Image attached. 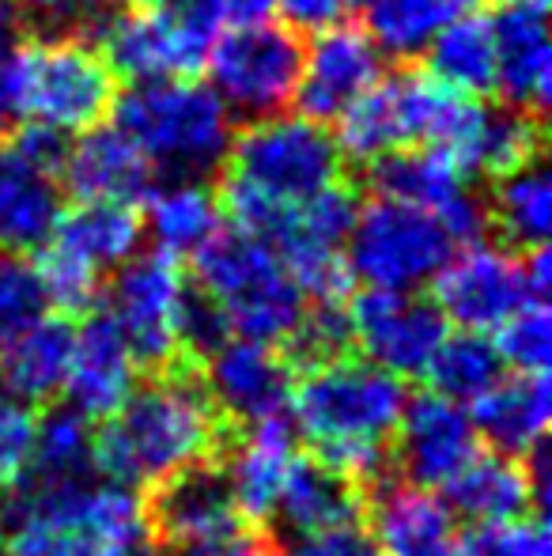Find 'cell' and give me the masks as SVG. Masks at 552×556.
<instances>
[{"label":"cell","mask_w":552,"mask_h":556,"mask_svg":"<svg viewBox=\"0 0 552 556\" xmlns=\"http://www.w3.org/2000/svg\"><path fill=\"white\" fill-rule=\"evenodd\" d=\"M442 489H447L442 504L450 507V515L473 522V527L530 515L538 507L526 458H511V454L500 451H477L462 466V473Z\"/></svg>","instance_id":"4316f807"},{"label":"cell","mask_w":552,"mask_h":556,"mask_svg":"<svg viewBox=\"0 0 552 556\" xmlns=\"http://www.w3.org/2000/svg\"><path fill=\"white\" fill-rule=\"evenodd\" d=\"M549 371H518L500 379L473 402V428L492 443V451L526 458L549 432Z\"/></svg>","instance_id":"484cf974"},{"label":"cell","mask_w":552,"mask_h":556,"mask_svg":"<svg viewBox=\"0 0 552 556\" xmlns=\"http://www.w3.org/2000/svg\"><path fill=\"white\" fill-rule=\"evenodd\" d=\"M137 387V364L121 341L118 326L111 323L103 307L84 315V326L76 330L73 359L65 375V397L80 417L106 420Z\"/></svg>","instance_id":"44dd1931"},{"label":"cell","mask_w":552,"mask_h":556,"mask_svg":"<svg viewBox=\"0 0 552 556\" xmlns=\"http://www.w3.org/2000/svg\"><path fill=\"white\" fill-rule=\"evenodd\" d=\"M114 125L167 178L216 175L235 137L228 106L190 76L133 84L114 99Z\"/></svg>","instance_id":"277c9868"},{"label":"cell","mask_w":552,"mask_h":556,"mask_svg":"<svg viewBox=\"0 0 552 556\" xmlns=\"http://www.w3.org/2000/svg\"><path fill=\"white\" fill-rule=\"evenodd\" d=\"M182 288L185 273L178 257L155 247L147 254H133L129 262H121L118 277L111 280L103 303H99L111 315V323L118 326L133 364L144 367L147 375L185 364L175 333Z\"/></svg>","instance_id":"9c48e42d"},{"label":"cell","mask_w":552,"mask_h":556,"mask_svg":"<svg viewBox=\"0 0 552 556\" xmlns=\"http://www.w3.org/2000/svg\"><path fill=\"white\" fill-rule=\"evenodd\" d=\"M140 239H144V220H140L137 205L80 201V205L61 213L46 247L88 265L91 273L103 277L106 269H118L121 262H129L137 254Z\"/></svg>","instance_id":"83f0119b"},{"label":"cell","mask_w":552,"mask_h":556,"mask_svg":"<svg viewBox=\"0 0 552 556\" xmlns=\"http://www.w3.org/2000/svg\"><path fill=\"white\" fill-rule=\"evenodd\" d=\"M295 454L299 451H295V435L287 417L261 420V425L243 428L235 435V443L228 446L223 462H228L231 492H235V504L243 511V519L269 527Z\"/></svg>","instance_id":"d4e9b609"},{"label":"cell","mask_w":552,"mask_h":556,"mask_svg":"<svg viewBox=\"0 0 552 556\" xmlns=\"http://www.w3.org/2000/svg\"><path fill=\"white\" fill-rule=\"evenodd\" d=\"M205 387L216 409L228 417L235 432L254 428L261 420L287 417L295 387V367L277 344L266 341H228L201 364Z\"/></svg>","instance_id":"4fadbf2b"},{"label":"cell","mask_w":552,"mask_h":556,"mask_svg":"<svg viewBox=\"0 0 552 556\" xmlns=\"http://www.w3.org/2000/svg\"><path fill=\"white\" fill-rule=\"evenodd\" d=\"M473 8L477 0H375L371 8H363V15H368V35L375 38L378 50L413 58L432 46V38L450 20Z\"/></svg>","instance_id":"e575fe53"},{"label":"cell","mask_w":552,"mask_h":556,"mask_svg":"<svg viewBox=\"0 0 552 556\" xmlns=\"http://www.w3.org/2000/svg\"><path fill=\"white\" fill-rule=\"evenodd\" d=\"M432 303L462 330H500L523 303H534L526 292L523 254L500 247H470L435 273Z\"/></svg>","instance_id":"5bb4252c"},{"label":"cell","mask_w":552,"mask_h":556,"mask_svg":"<svg viewBox=\"0 0 552 556\" xmlns=\"http://www.w3.org/2000/svg\"><path fill=\"white\" fill-rule=\"evenodd\" d=\"M140 504H144L147 538H152L155 553L170 556L205 549V545L220 542L251 522L243 519L235 504L223 454L201 458L193 466H182L178 473L163 477L159 484L147 489Z\"/></svg>","instance_id":"8fae6325"},{"label":"cell","mask_w":552,"mask_h":556,"mask_svg":"<svg viewBox=\"0 0 552 556\" xmlns=\"http://www.w3.org/2000/svg\"><path fill=\"white\" fill-rule=\"evenodd\" d=\"M213 91L228 114L239 117H273L292 103L299 84L303 46L292 27L251 23L235 27L208 46L205 53Z\"/></svg>","instance_id":"30bf717a"},{"label":"cell","mask_w":552,"mask_h":556,"mask_svg":"<svg viewBox=\"0 0 552 556\" xmlns=\"http://www.w3.org/2000/svg\"><path fill=\"white\" fill-rule=\"evenodd\" d=\"M88 35L91 46L111 65V73L129 84L175 80V76H193L205 68V46L170 30L167 23L140 12V8L103 15Z\"/></svg>","instance_id":"ac0fdd59"},{"label":"cell","mask_w":552,"mask_h":556,"mask_svg":"<svg viewBox=\"0 0 552 556\" xmlns=\"http://www.w3.org/2000/svg\"><path fill=\"white\" fill-rule=\"evenodd\" d=\"M348 326H352V349H360L383 371L398 379L424 375L435 349L447 337V318L432 300L416 292H386L368 288L348 295Z\"/></svg>","instance_id":"7c38bea8"},{"label":"cell","mask_w":552,"mask_h":556,"mask_svg":"<svg viewBox=\"0 0 552 556\" xmlns=\"http://www.w3.org/2000/svg\"><path fill=\"white\" fill-rule=\"evenodd\" d=\"M193 285L228 315L231 333L277 349L307 311L277 250L243 227H223L193 254Z\"/></svg>","instance_id":"8992f818"},{"label":"cell","mask_w":552,"mask_h":556,"mask_svg":"<svg viewBox=\"0 0 552 556\" xmlns=\"http://www.w3.org/2000/svg\"><path fill=\"white\" fill-rule=\"evenodd\" d=\"M46 311L50 295L38 277V265L27 254H0V349L42 323Z\"/></svg>","instance_id":"8d00e7d4"},{"label":"cell","mask_w":552,"mask_h":556,"mask_svg":"<svg viewBox=\"0 0 552 556\" xmlns=\"http://www.w3.org/2000/svg\"><path fill=\"white\" fill-rule=\"evenodd\" d=\"M73 341L76 323L65 315H46L23 330L0 349V390L23 405H46L65 387Z\"/></svg>","instance_id":"f1b7e54d"},{"label":"cell","mask_w":552,"mask_h":556,"mask_svg":"<svg viewBox=\"0 0 552 556\" xmlns=\"http://www.w3.org/2000/svg\"><path fill=\"white\" fill-rule=\"evenodd\" d=\"M352 4H360V8H371V4H375V0H352Z\"/></svg>","instance_id":"c3c4849f"},{"label":"cell","mask_w":552,"mask_h":556,"mask_svg":"<svg viewBox=\"0 0 552 556\" xmlns=\"http://www.w3.org/2000/svg\"><path fill=\"white\" fill-rule=\"evenodd\" d=\"M147 231L167 254H197L216 231H223L220 193L208 190L205 178H170L147 193Z\"/></svg>","instance_id":"4dcf8cb0"},{"label":"cell","mask_w":552,"mask_h":556,"mask_svg":"<svg viewBox=\"0 0 552 556\" xmlns=\"http://www.w3.org/2000/svg\"><path fill=\"white\" fill-rule=\"evenodd\" d=\"M277 12V0H223V20L235 27H251V23H269Z\"/></svg>","instance_id":"bcb514c9"},{"label":"cell","mask_w":552,"mask_h":556,"mask_svg":"<svg viewBox=\"0 0 552 556\" xmlns=\"http://www.w3.org/2000/svg\"><path fill=\"white\" fill-rule=\"evenodd\" d=\"M220 167V205H299L337 182L345 155L322 122L273 114L231 137Z\"/></svg>","instance_id":"5b68a950"},{"label":"cell","mask_w":552,"mask_h":556,"mask_svg":"<svg viewBox=\"0 0 552 556\" xmlns=\"http://www.w3.org/2000/svg\"><path fill=\"white\" fill-rule=\"evenodd\" d=\"M133 8L155 15L170 30L193 38L205 50L220 35V23H223V0H133Z\"/></svg>","instance_id":"60d3db41"},{"label":"cell","mask_w":552,"mask_h":556,"mask_svg":"<svg viewBox=\"0 0 552 556\" xmlns=\"http://www.w3.org/2000/svg\"><path fill=\"white\" fill-rule=\"evenodd\" d=\"M406 402L398 375L356 356H337L295 375L287 409L295 413L303 440L314 446V458L371 492L394 477V432Z\"/></svg>","instance_id":"7a4b0ae2"},{"label":"cell","mask_w":552,"mask_h":556,"mask_svg":"<svg viewBox=\"0 0 552 556\" xmlns=\"http://www.w3.org/2000/svg\"><path fill=\"white\" fill-rule=\"evenodd\" d=\"M95 473V432L91 420L80 417L73 405L50 409L38 417L30 458L20 481L61 489V484H84Z\"/></svg>","instance_id":"d6a6232c"},{"label":"cell","mask_w":552,"mask_h":556,"mask_svg":"<svg viewBox=\"0 0 552 556\" xmlns=\"http://www.w3.org/2000/svg\"><path fill=\"white\" fill-rule=\"evenodd\" d=\"M35 425H38L35 409L0 390V492L12 489L23 477V469H27Z\"/></svg>","instance_id":"ab89813d"},{"label":"cell","mask_w":552,"mask_h":556,"mask_svg":"<svg viewBox=\"0 0 552 556\" xmlns=\"http://www.w3.org/2000/svg\"><path fill=\"white\" fill-rule=\"evenodd\" d=\"M465 556H552L545 515H515V519L480 522L465 538Z\"/></svg>","instance_id":"f35d334b"},{"label":"cell","mask_w":552,"mask_h":556,"mask_svg":"<svg viewBox=\"0 0 552 556\" xmlns=\"http://www.w3.org/2000/svg\"><path fill=\"white\" fill-rule=\"evenodd\" d=\"M0 23H12V8H8L4 0H0Z\"/></svg>","instance_id":"7dc6e473"},{"label":"cell","mask_w":552,"mask_h":556,"mask_svg":"<svg viewBox=\"0 0 552 556\" xmlns=\"http://www.w3.org/2000/svg\"><path fill=\"white\" fill-rule=\"evenodd\" d=\"M118 76L88 35H35L20 42L15 114L57 132H80L114 111Z\"/></svg>","instance_id":"52a82bcc"},{"label":"cell","mask_w":552,"mask_h":556,"mask_svg":"<svg viewBox=\"0 0 552 556\" xmlns=\"http://www.w3.org/2000/svg\"><path fill=\"white\" fill-rule=\"evenodd\" d=\"M4 556H155L144 504L121 484L15 481L0 507Z\"/></svg>","instance_id":"3957f363"},{"label":"cell","mask_w":552,"mask_h":556,"mask_svg":"<svg viewBox=\"0 0 552 556\" xmlns=\"http://www.w3.org/2000/svg\"><path fill=\"white\" fill-rule=\"evenodd\" d=\"M480 451V435L470 413L442 394H416L406 402L401 425L394 432V469L409 484L435 489L462 473V466Z\"/></svg>","instance_id":"e0dca14e"},{"label":"cell","mask_w":552,"mask_h":556,"mask_svg":"<svg viewBox=\"0 0 552 556\" xmlns=\"http://www.w3.org/2000/svg\"><path fill=\"white\" fill-rule=\"evenodd\" d=\"M280 556H383V553H378L371 530L352 522V527L325 530V534L292 538V542L280 549Z\"/></svg>","instance_id":"7bdbcfd3"},{"label":"cell","mask_w":552,"mask_h":556,"mask_svg":"<svg viewBox=\"0 0 552 556\" xmlns=\"http://www.w3.org/2000/svg\"><path fill=\"white\" fill-rule=\"evenodd\" d=\"M15 61H20L15 30L12 23H0V137H4L8 122L15 117Z\"/></svg>","instance_id":"f6af8a7d"},{"label":"cell","mask_w":552,"mask_h":556,"mask_svg":"<svg viewBox=\"0 0 552 556\" xmlns=\"http://www.w3.org/2000/svg\"><path fill=\"white\" fill-rule=\"evenodd\" d=\"M432 76L416 68H398L378 76L345 114L337 117V148L352 163H371L398 148H413L424 140Z\"/></svg>","instance_id":"9a60e30c"},{"label":"cell","mask_w":552,"mask_h":556,"mask_svg":"<svg viewBox=\"0 0 552 556\" xmlns=\"http://www.w3.org/2000/svg\"><path fill=\"white\" fill-rule=\"evenodd\" d=\"M371 538L383 556H465L450 507L432 489L386 477L368 492Z\"/></svg>","instance_id":"d6986e66"},{"label":"cell","mask_w":552,"mask_h":556,"mask_svg":"<svg viewBox=\"0 0 552 556\" xmlns=\"http://www.w3.org/2000/svg\"><path fill=\"white\" fill-rule=\"evenodd\" d=\"M235 428L216 409L197 364L147 375L144 387L103 420L95 432V469L121 489H152L201 458H220Z\"/></svg>","instance_id":"6da1fadb"},{"label":"cell","mask_w":552,"mask_h":556,"mask_svg":"<svg viewBox=\"0 0 552 556\" xmlns=\"http://www.w3.org/2000/svg\"><path fill=\"white\" fill-rule=\"evenodd\" d=\"M114 4L118 0H27V15L42 35H88Z\"/></svg>","instance_id":"b9f144b4"},{"label":"cell","mask_w":552,"mask_h":556,"mask_svg":"<svg viewBox=\"0 0 552 556\" xmlns=\"http://www.w3.org/2000/svg\"><path fill=\"white\" fill-rule=\"evenodd\" d=\"M383 76V50L363 27L333 23L303 53L292 103L310 122H337Z\"/></svg>","instance_id":"2e32d148"},{"label":"cell","mask_w":552,"mask_h":556,"mask_svg":"<svg viewBox=\"0 0 552 556\" xmlns=\"http://www.w3.org/2000/svg\"><path fill=\"white\" fill-rule=\"evenodd\" d=\"M549 167L545 155L526 167L511 170V175L492 178V198L485 201L488 227L500 231V239L508 242V250L526 254V250H538L549 242Z\"/></svg>","instance_id":"1f68e13d"},{"label":"cell","mask_w":552,"mask_h":556,"mask_svg":"<svg viewBox=\"0 0 552 556\" xmlns=\"http://www.w3.org/2000/svg\"><path fill=\"white\" fill-rule=\"evenodd\" d=\"M439 84L465 96H488L496 91V35L492 20L477 8L450 20L427 46V68Z\"/></svg>","instance_id":"836d02e7"},{"label":"cell","mask_w":552,"mask_h":556,"mask_svg":"<svg viewBox=\"0 0 552 556\" xmlns=\"http://www.w3.org/2000/svg\"><path fill=\"white\" fill-rule=\"evenodd\" d=\"M155 167L118 125H91L76 144H68L61 186L80 201H118L137 205L152 193Z\"/></svg>","instance_id":"603a6c76"},{"label":"cell","mask_w":552,"mask_h":556,"mask_svg":"<svg viewBox=\"0 0 552 556\" xmlns=\"http://www.w3.org/2000/svg\"><path fill=\"white\" fill-rule=\"evenodd\" d=\"M549 8L496 0V91L515 111L545 117L552 96V58H549Z\"/></svg>","instance_id":"ffe728a7"},{"label":"cell","mask_w":552,"mask_h":556,"mask_svg":"<svg viewBox=\"0 0 552 556\" xmlns=\"http://www.w3.org/2000/svg\"><path fill=\"white\" fill-rule=\"evenodd\" d=\"M424 375L432 379L435 394L450 397L458 405H473L485 390H492L503 379V356L496 341H488L485 333H447Z\"/></svg>","instance_id":"d590c367"},{"label":"cell","mask_w":552,"mask_h":556,"mask_svg":"<svg viewBox=\"0 0 552 556\" xmlns=\"http://www.w3.org/2000/svg\"><path fill=\"white\" fill-rule=\"evenodd\" d=\"M368 511V492L314 454H295L273 515L287 538H310L352 527Z\"/></svg>","instance_id":"cb8c5ba5"},{"label":"cell","mask_w":552,"mask_h":556,"mask_svg":"<svg viewBox=\"0 0 552 556\" xmlns=\"http://www.w3.org/2000/svg\"><path fill=\"white\" fill-rule=\"evenodd\" d=\"M465 178L470 175H462V167L450 155L427 144L398 148V152H386L368 163V190L375 198L427 208L435 216L454 205L462 193H470Z\"/></svg>","instance_id":"f546056e"},{"label":"cell","mask_w":552,"mask_h":556,"mask_svg":"<svg viewBox=\"0 0 552 556\" xmlns=\"http://www.w3.org/2000/svg\"><path fill=\"white\" fill-rule=\"evenodd\" d=\"M496 349H500L503 364H515L518 371H549V352H552L549 303H523L500 326Z\"/></svg>","instance_id":"74e56055"},{"label":"cell","mask_w":552,"mask_h":556,"mask_svg":"<svg viewBox=\"0 0 552 556\" xmlns=\"http://www.w3.org/2000/svg\"><path fill=\"white\" fill-rule=\"evenodd\" d=\"M61 213H65L61 178L38 167L4 132L0 137V250L38 254L50 242Z\"/></svg>","instance_id":"7402d4cb"},{"label":"cell","mask_w":552,"mask_h":556,"mask_svg":"<svg viewBox=\"0 0 552 556\" xmlns=\"http://www.w3.org/2000/svg\"><path fill=\"white\" fill-rule=\"evenodd\" d=\"M348 4L352 0H277V12L284 15L292 30L318 35V30L333 27V23H345Z\"/></svg>","instance_id":"ee69618b"},{"label":"cell","mask_w":552,"mask_h":556,"mask_svg":"<svg viewBox=\"0 0 552 556\" xmlns=\"http://www.w3.org/2000/svg\"><path fill=\"white\" fill-rule=\"evenodd\" d=\"M345 257L352 280L386 292H416L454 257V239L427 208L375 198L356 213Z\"/></svg>","instance_id":"ba28073f"}]
</instances>
